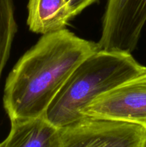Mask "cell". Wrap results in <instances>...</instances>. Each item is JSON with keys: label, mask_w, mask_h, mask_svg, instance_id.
I'll use <instances>...</instances> for the list:
<instances>
[{"label": "cell", "mask_w": 146, "mask_h": 147, "mask_svg": "<svg viewBox=\"0 0 146 147\" xmlns=\"http://www.w3.org/2000/svg\"><path fill=\"white\" fill-rule=\"evenodd\" d=\"M60 147H146V127L120 121L85 117L61 129Z\"/></svg>", "instance_id": "cell-3"}, {"label": "cell", "mask_w": 146, "mask_h": 147, "mask_svg": "<svg viewBox=\"0 0 146 147\" xmlns=\"http://www.w3.org/2000/svg\"><path fill=\"white\" fill-rule=\"evenodd\" d=\"M98 50L66 28L43 34L7 78L3 103L10 121L44 116L76 67Z\"/></svg>", "instance_id": "cell-1"}, {"label": "cell", "mask_w": 146, "mask_h": 147, "mask_svg": "<svg viewBox=\"0 0 146 147\" xmlns=\"http://www.w3.org/2000/svg\"><path fill=\"white\" fill-rule=\"evenodd\" d=\"M81 114L84 118L111 119L146 127V69L97 98L82 111Z\"/></svg>", "instance_id": "cell-5"}, {"label": "cell", "mask_w": 146, "mask_h": 147, "mask_svg": "<svg viewBox=\"0 0 146 147\" xmlns=\"http://www.w3.org/2000/svg\"><path fill=\"white\" fill-rule=\"evenodd\" d=\"M27 8L29 29L42 35L63 30L74 17L65 0H29Z\"/></svg>", "instance_id": "cell-7"}, {"label": "cell", "mask_w": 146, "mask_h": 147, "mask_svg": "<svg viewBox=\"0 0 146 147\" xmlns=\"http://www.w3.org/2000/svg\"><path fill=\"white\" fill-rule=\"evenodd\" d=\"M17 30L13 0H0V78Z\"/></svg>", "instance_id": "cell-8"}, {"label": "cell", "mask_w": 146, "mask_h": 147, "mask_svg": "<svg viewBox=\"0 0 146 147\" xmlns=\"http://www.w3.org/2000/svg\"><path fill=\"white\" fill-rule=\"evenodd\" d=\"M131 53L98 50L73 71L44 117L58 129L84 119L81 111L97 98L143 73Z\"/></svg>", "instance_id": "cell-2"}, {"label": "cell", "mask_w": 146, "mask_h": 147, "mask_svg": "<svg viewBox=\"0 0 146 147\" xmlns=\"http://www.w3.org/2000/svg\"><path fill=\"white\" fill-rule=\"evenodd\" d=\"M61 129L44 116L11 121L7 137L0 147H60Z\"/></svg>", "instance_id": "cell-6"}, {"label": "cell", "mask_w": 146, "mask_h": 147, "mask_svg": "<svg viewBox=\"0 0 146 147\" xmlns=\"http://www.w3.org/2000/svg\"><path fill=\"white\" fill-rule=\"evenodd\" d=\"M74 17L97 0H65Z\"/></svg>", "instance_id": "cell-9"}, {"label": "cell", "mask_w": 146, "mask_h": 147, "mask_svg": "<svg viewBox=\"0 0 146 147\" xmlns=\"http://www.w3.org/2000/svg\"><path fill=\"white\" fill-rule=\"evenodd\" d=\"M145 22L146 0H108L99 49L131 53Z\"/></svg>", "instance_id": "cell-4"}]
</instances>
